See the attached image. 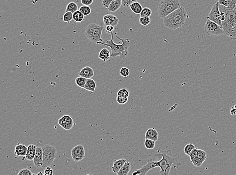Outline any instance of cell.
I'll return each instance as SVG.
<instances>
[{"instance_id":"1","label":"cell","mask_w":236,"mask_h":175,"mask_svg":"<svg viewBox=\"0 0 236 175\" xmlns=\"http://www.w3.org/2000/svg\"><path fill=\"white\" fill-rule=\"evenodd\" d=\"M153 156H162L161 160L157 162V166L161 169L160 175L176 174V170L181 165V163L179 162L180 156L179 153L173 155L171 150L160 151Z\"/></svg>"},{"instance_id":"2","label":"cell","mask_w":236,"mask_h":175,"mask_svg":"<svg viewBox=\"0 0 236 175\" xmlns=\"http://www.w3.org/2000/svg\"><path fill=\"white\" fill-rule=\"evenodd\" d=\"M187 12L184 8L181 6L163 19V23L167 28L175 30L181 27L188 18Z\"/></svg>"},{"instance_id":"3","label":"cell","mask_w":236,"mask_h":175,"mask_svg":"<svg viewBox=\"0 0 236 175\" xmlns=\"http://www.w3.org/2000/svg\"><path fill=\"white\" fill-rule=\"evenodd\" d=\"M111 39L109 40H107L106 43H103L101 45L106 46L108 47H110L111 51V57L115 58L117 57H120V58L124 59L126 56H127L129 54V47L131 46V44L130 40L127 38H120V37L116 35V37L120 40L122 42V44H116L113 41V33H111Z\"/></svg>"},{"instance_id":"4","label":"cell","mask_w":236,"mask_h":175,"mask_svg":"<svg viewBox=\"0 0 236 175\" xmlns=\"http://www.w3.org/2000/svg\"><path fill=\"white\" fill-rule=\"evenodd\" d=\"M219 9L226 13V19L222 22V27L226 37L236 40V5L232 10H227L220 5Z\"/></svg>"},{"instance_id":"5","label":"cell","mask_w":236,"mask_h":175,"mask_svg":"<svg viewBox=\"0 0 236 175\" xmlns=\"http://www.w3.org/2000/svg\"><path fill=\"white\" fill-rule=\"evenodd\" d=\"M181 6L179 0H162L158 5V15L164 19Z\"/></svg>"},{"instance_id":"6","label":"cell","mask_w":236,"mask_h":175,"mask_svg":"<svg viewBox=\"0 0 236 175\" xmlns=\"http://www.w3.org/2000/svg\"><path fill=\"white\" fill-rule=\"evenodd\" d=\"M104 27L95 23L89 24L85 30V34L88 39L93 43L102 44L104 43L102 39V33Z\"/></svg>"},{"instance_id":"7","label":"cell","mask_w":236,"mask_h":175,"mask_svg":"<svg viewBox=\"0 0 236 175\" xmlns=\"http://www.w3.org/2000/svg\"><path fill=\"white\" fill-rule=\"evenodd\" d=\"M43 152V165L42 168L49 166L56 157L57 150L53 146L46 144L42 146Z\"/></svg>"},{"instance_id":"8","label":"cell","mask_w":236,"mask_h":175,"mask_svg":"<svg viewBox=\"0 0 236 175\" xmlns=\"http://www.w3.org/2000/svg\"><path fill=\"white\" fill-rule=\"evenodd\" d=\"M204 31L207 35L211 37H217L224 34V32L221 27L215 22L207 19L204 25Z\"/></svg>"},{"instance_id":"9","label":"cell","mask_w":236,"mask_h":175,"mask_svg":"<svg viewBox=\"0 0 236 175\" xmlns=\"http://www.w3.org/2000/svg\"><path fill=\"white\" fill-rule=\"evenodd\" d=\"M71 156L75 162H79L83 160L85 157L84 147L82 144L75 146L71 150Z\"/></svg>"},{"instance_id":"10","label":"cell","mask_w":236,"mask_h":175,"mask_svg":"<svg viewBox=\"0 0 236 175\" xmlns=\"http://www.w3.org/2000/svg\"><path fill=\"white\" fill-rule=\"evenodd\" d=\"M219 3L217 2L213 6L209 15L207 17V18L210 20L220 25L222 27V22L220 19V11L219 9ZM223 28V27H222Z\"/></svg>"},{"instance_id":"11","label":"cell","mask_w":236,"mask_h":175,"mask_svg":"<svg viewBox=\"0 0 236 175\" xmlns=\"http://www.w3.org/2000/svg\"><path fill=\"white\" fill-rule=\"evenodd\" d=\"M158 167L157 162L153 161L152 159L148 160V163L142 168L137 170L133 173L132 175H146L151 170H155V168Z\"/></svg>"},{"instance_id":"12","label":"cell","mask_w":236,"mask_h":175,"mask_svg":"<svg viewBox=\"0 0 236 175\" xmlns=\"http://www.w3.org/2000/svg\"><path fill=\"white\" fill-rule=\"evenodd\" d=\"M58 123L64 129L69 130L73 127L74 121L70 116L65 115L58 120Z\"/></svg>"},{"instance_id":"13","label":"cell","mask_w":236,"mask_h":175,"mask_svg":"<svg viewBox=\"0 0 236 175\" xmlns=\"http://www.w3.org/2000/svg\"><path fill=\"white\" fill-rule=\"evenodd\" d=\"M34 165L37 168H41L43 165V152L42 147L37 146L36 152L33 159Z\"/></svg>"},{"instance_id":"14","label":"cell","mask_w":236,"mask_h":175,"mask_svg":"<svg viewBox=\"0 0 236 175\" xmlns=\"http://www.w3.org/2000/svg\"><path fill=\"white\" fill-rule=\"evenodd\" d=\"M207 159V152L204 150L198 149V154L193 165L196 167H199L202 165Z\"/></svg>"},{"instance_id":"15","label":"cell","mask_w":236,"mask_h":175,"mask_svg":"<svg viewBox=\"0 0 236 175\" xmlns=\"http://www.w3.org/2000/svg\"><path fill=\"white\" fill-rule=\"evenodd\" d=\"M104 25H112L114 27L116 26L119 22V19L116 16L112 14H107L103 18Z\"/></svg>"},{"instance_id":"16","label":"cell","mask_w":236,"mask_h":175,"mask_svg":"<svg viewBox=\"0 0 236 175\" xmlns=\"http://www.w3.org/2000/svg\"><path fill=\"white\" fill-rule=\"evenodd\" d=\"M79 75L80 76L83 77L86 79H90L92 78L94 75V72L92 68L90 67L86 66L81 70Z\"/></svg>"},{"instance_id":"17","label":"cell","mask_w":236,"mask_h":175,"mask_svg":"<svg viewBox=\"0 0 236 175\" xmlns=\"http://www.w3.org/2000/svg\"><path fill=\"white\" fill-rule=\"evenodd\" d=\"M127 162L126 159H121L118 160H115L114 161L112 166V171L115 174H117L120 171V170L123 167L124 163Z\"/></svg>"},{"instance_id":"18","label":"cell","mask_w":236,"mask_h":175,"mask_svg":"<svg viewBox=\"0 0 236 175\" xmlns=\"http://www.w3.org/2000/svg\"><path fill=\"white\" fill-rule=\"evenodd\" d=\"M27 152V147H26L25 145L20 144L19 143L15 146L14 152L17 156H25L26 155Z\"/></svg>"},{"instance_id":"19","label":"cell","mask_w":236,"mask_h":175,"mask_svg":"<svg viewBox=\"0 0 236 175\" xmlns=\"http://www.w3.org/2000/svg\"><path fill=\"white\" fill-rule=\"evenodd\" d=\"M37 146L33 144H30L27 147V152L25 156V159L28 160H32L36 152Z\"/></svg>"},{"instance_id":"20","label":"cell","mask_w":236,"mask_h":175,"mask_svg":"<svg viewBox=\"0 0 236 175\" xmlns=\"http://www.w3.org/2000/svg\"><path fill=\"white\" fill-rule=\"evenodd\" d=\"M158 137L159 133L155 128H150L146 131L145 134V138L150 139L155 141L158 140Z\"/></svg>"},{"instance_id":"21","label":"cell","mask_w":236,"mask_h":175,"mask_svg":"<svg viewBox=\"0 0 236 175\" xmlns=\"http://www.w3.org/2000/svg\"><path fill=\"white\" fill-rule=\"evenodd\" d=\"M122 6V1L121 0H115L110 3L109 7L108 8V10L111 12H115L120 9Z\"/></svg>"},{"instance_id":"22","label":"cell","mask_w":236,"mask_h":175,"mask_svg":"<svg viewBox=\"0 0 236 175\" xmlns=\"http://www.w3.org/2000/svg\"><path fill=\"white\" fill-rule=\"evenodd\" d=\"M96 87V82L93 79H92V78L87 79L86 84L85 86V89L87 90L88 91L94 92L95 91Z\"/></svg>"},{"instance_id":"23","label":"cell","mask_w":236,"mask_h":175,"mask_svg":"<svg viewBox=\"0 0 236 175\" xmlns=\"http://www.w3.org/2000/svg\"><path fill=\"white\" fill-rule=\"evenodd\" d=\"M130 7L131 10L137 15H140L143 9L142 5L138 2H136L131 4L130 5Z\"/></svg>"},{"instance_id":"24","label":"cell","mask_w":236,"mask_h":175,"mask_svg":"<svg viewBox=\"0 0 236 175\" xmlns=\"http://www.w3.org/2000/svg\"><path fill=\"white\" fill-rule=\"evenodd\" d=\"M99 58L103 61L104 62L109 60L111 57V54L109 51L106 48H103L99 52Z\"/></svg>"},{"instance_id":"25","label":"cell","mask_w":236,"mask_h":175,"mask_svg":"<svg viewBox=\"0 0 236 175\" xmlns=\"http://www.w3.org/2000/svg\"><path fill=\"white\" fill-rule=\"evenodd\" d=\"M131 169V165L130 162H126L124 163V165L123 166V167L120 170V171L117 173V175H127L130 172V170Z\"/></svg>"},{"instance_id":"26","label":"cell","mask_w":236,"mask_h":175,"mask_svg":"<svg viewBox=\"0 0 236 175\" xmlns=\"http://www.w3.org/2000/svg\"><path fill=\"white\" fill-rule=\"evenodd\" d=\"M84 19V15L80 11L78 10L73 13V20L78 23L82 22Z\"/></svg>"},{"instance_id":"27","label":"cell","mask_w":236,"mask_h":175,"mask_svg":"<svg viewBox=\"0 0 236 175\" xmlns=\"http://www.w3.org/2000/svg\"><path fill=\"white\" fill-rule=\"evenodd\" d=\"M78 10V7L76 3L75 2H70L66 6V12H71L72 13H74L76 11H77Z\"/></svg>"},{"instance_id":"28","label":"cell","mask_w":236,"mask_h":175,"mask_svg":"<svg viewBox=\"0 0 236 175\" xmlns=\"http://www.w3.org/2000/svg\"><path fill=\"white\" fill-rule=\"evenodd\" d=\"M87 79L83 77L79 76L76 78V84L80 88H84L86 84Z\"/></svg>"},{"instance_id":"29","label":"cell","mask_w":236,"mask_h":175,"mask_svg":"<svg viewBox=\"0 0 236 175\" xmlns=\"http://www.w3.org/2000/svg\"><path fill=\"white\" fill-rule=\"evenodd\" d=\"M156 141L150 139L146 138L145 141V147L148 149H153L155 147Z\"/></svg>"},{"instance_id":"30","label":"cell","mask_w":236,"mask_h":175,"mask_svg":"<svg viewBox=\"0 0 236 175\" xmlns=\"http://www.w3.org/2000/svg\"><path fill=\"white\" fill-rule=\"evenodd\" d=\"M195 148H196V146L192 143H190L189 144H187L184 148V152L185 154L189 156L191 151L193 150V149H195Z\"/></svg>"},{"instance_id":"31","label":"cell","mask_w":236,"mask_h":175,"mask_svg":"<svg viewBox=\"0 0 236 175\" xmlns=\"http://www.w3.org/2000/svg\"><path fill=\"white\" fill-rule=\"evenodd\" d=\"M62 19L64 22L69 23L73 19V13L71 12H66L63 15Z\"/></svg>"},{"instance_id":"32","label":"cell","mask_w":236,"mask_h":175,"mask_svg":"<svg viewBox=\"0 0 236 175\" xmlns=\"http://www.w3.org/2000/svg\"><path fill=\"white\" fill-rule=\"evenodd\" d=\"M79 10L82 13V14L84 16H88V15H90V13H91V9L88 6L84 5V6H82L79 8Z\"/></svg>"},{"instance_id":"33","label":"cell","mask_w":236,"mask_h":175,"mask_svg":"<svg viewBox=\"0 0 236 175\" xmlns=\"http://www.w3.org/2000/svg\"><path fill=\"white\" fill-rule=\"evenodd\" d=\"M152 11L150 8L147 7H145L143 8L142 12L140 13V17H150L152 15Z\"/></svg>"},{"instance_id":"34","label":"cell","mask_w":236,"mask_h":175,"mask_svg":"<svg viewBox=\"0 0 236 175\" xmlns=\"http://www.w3.org/2000/svg\"><path fill=\"white\" fill-rule=\"evenodd\" d=\"M198 154V149H193V150L191 151L190 154L189 155V157H190V159L191 162L192 163H194L195 159L197 158Z\"/></svg>"},{"instance_id":"35","label":"cell","mask_w":236,"mask_h":175,"mask_svg":"<svg viewBox=\"0 0 236 175\" xmlns=\"http://www.w3.org/2000/svg\"><path fill=\"white\" fill-rule=\"evenodd\" d=\"M150 17H140V23L141 25L143 26H147L150 23Z\"/></svg>"},{"instance_id":"36","label":"cell","mask_w":236,"mask_h":175,"mask_svg":"<svg viewBox=\"0 0 236 175\" xmlns=\"http://www.w3.org/2000/svg\"><path fill=\"white\" fill-rule=\"evenodd\" d=\"M128 97L117 96L116 97V101L120 105H124L128 102Z\"/></svg>"},{"instance_id":"37","label":"cell","mask_w":236,"mask_h":175,"mask_svg":"<svg viewBox=\"0 0 236 175\" xmlns=\"http://www.w3.org/2000/svg\"><path fill=\"white\" fill-rule=\"evenodd\" d=\"M120 74L123 77H127L130 74V71L126 67H123L120 70Z\"/></svg>"},{"instance_id":"38","label":"cell","mask_w":236,"mask_h":175,"mask_svg":"<svg viewBox=\"0 0 236 175\" xmlns=\"http://www.w3.org/2000/svg\"><path fill=\"white\" fill-rule=\"evenodd\" d=\"M130 94V92L125 88H123V89H120L117 93V96H124V97H129Z\"/></svg>"},{"instance_id":"39","label":"cell","mask_w":236,"mask_h":175,"mask_svg":"<svg viewBox=\"0 0 236 175\" xmlns=\"http://www.w3.org/2000/svg\"><path fill=\"white\" fill-rule=\"evenodd\" d=\"M121 1H122V6L124 7H129L131 4L136 2H139V0H121Z\"/></svg>"},{"instance_id":"40","label":"cell","mask_w":236,"mask_h":175,"mask_svg":"<svg viewBox=\"0 0 236 175\" xmlns=\"http://www.w3.org/2000/svg\"><path fill=\"white\" fill-rule=\"evenodd\" d=\"M232 1V0H218V1L219 4L223 5L225 7H228L229 6H230Z\"/></svg>"},{"instance_id":"41","label":"cell","mask_w":236,"mask_h":175,"mask_svg":"<svg viewBox=\"0 0 236 175\" xmlns=\"http://www.w3.org/2000/svg\"><path fill=\"white\" fill-rule=\"evenodd\" d=\"M18 175H33L32 172L28 169H23L19 171Z\"/></svg>"},{"instance_id":"42","label":"cell","mask_w":236,"mask_h":175,"mask_svg":"<svg viewBox=\"0 0 236 175\" xmlns=\"http://www.w3.org/2000/svg\"><path fill=\"white\" fill-rule=\"evenodd\" d=\"M114 1H115V0H103L102 2V6H103L104 7L106 8L107 9L109 7V5L110 4V3Z\"/></svg>"},{"instance_id":"43","label":"cell","mask_w":236,"mask_h":175,"mask_svg":"<svg viewBox=\"0 0 236 175\" xmlns=\"http://www.w3.org/2000/svg\"><path fill=\"white\" fill-rule=\"evenodd\" d=\"M53 170L52 169V168L47 166L46 168L44 171V174L45 175H53Z\"/></svg>"},{"instance_id":"44","label":"cell","mask_w":236,"mask_h":175,"mask_svg":"<svg viewBox=\"0 0 236 175\" xmlns=\"http://www.w3.org/2000/svg\"><path fill=\"white\" fill-rule=\"evenodd\" d=\"M114 26L112 25H107L105 27V31L107 33H111L114 31Z\"/></svg>"},{"instance_id":"45","label":"cell","mask_w":236,"mask_h":175,"mask_svg":"<svg viewBox=\"0 0 236 175\" xmlns=\"http://www.w3.org/2000/svg\"><path fill=\"white\" fill-rule=\"evenodd\" d=\"M94 0H81V3L85 6H90L93 3Z\"/></svg>"},{"instance_id":"46","label":"cell","mask_w":236,"mask_h":175,"mask_svg":"<svg viewBox=\"0 0 236 175\" xmlns=\"http://www.w3.org/2000/svg\"><path fill=\"white\" fill-rule=\"evenodd\" d=\"M220 19L221 22L224 21L226 19V13L223 11H220Z\"/></svg>"},{"instance_id":"47","label":"cell","mask_w":236,"mask_h":175,"mask_svg":"<svg viewBox=\"0 0 236 175\" xmlns=\"http://www.w3.org/2000/svg\"><path fill=\"white\" fill-rule=\"evenodd\" d=\"M230 113L232 116H235L236 115V109L234 107H233L231 108Z\"/></svg>"},{"instance_id":"48","label":"cell","mask_w":236,"mask_h":175,"mask_svg":"<svg viewBox=\"0 0 236 175\" xmlns=\"http://www.w3.org/2000/svg\"><path fill=\"white\" fill-rule=\"evenodd\" d=\"M234 107H235L236 109V105H235V106H234Z\"/></svg>"}]
</instances>
